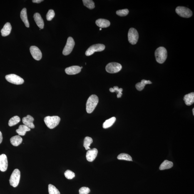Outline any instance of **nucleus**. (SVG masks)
<instances>
[{
	"label": "nucleus",
	"instance_id": "19",
	"mask_svg": "<svg viewBox=\"0 0 194 194\" xmlns=\"http://www.w3.org/2000/svg\"><path fill=\"white\" fill-rule=\"evenodd\" d=\"M96 24L100 28H106L110 26V23L108 20L101 18L97 20Z\"/></svg>",
	"mask_w": 194,
	"mask_h": 194
},
{
	"label": "nucleus",
	"instance_id": "20",
	"mask_svg": "<svg viewBox=\"0 0 194 194\" xmlns=\"http://www.w3.org/2000/svg\"><path fill=\"white\" fill-rule=\"evenodd\" d=\"M20 17L21 19L24 23L25 25L27 28H29L30 25L28 20L27 9L26 8H23L22 10L21 11Z\"/></svg>",
	"mask_w": 194,
	"mask_h": 194
},
{
	"label": "nucleus",
	"instance_id": "32",
	"mask_svg": "<svg viewBox=\"0 0 194 194\" xmlns=\"http://www.w3.org/2000/svg\"><path fill=\"white\" fill-rule=\"evenodd\" d=\"M55 12L54 10L50 9L48 11L46 15V19L48 21H51L54 17Z\"/></svg>",
	"mask_w": 194,
	"mask_h": 194
},
{
	"label": "nucleus",
	"instance_id": "37",
	"mask_svg": "<svg viewBox=\"0 0 194 194\" xmlns=\"http://www.w3.org/2000/svg\"><path fill=\"white\" fill-rule=\"evenodd\" d=\"M3 140V137L2 133L0 131V144L1 143Z\"/></svg>",
	"mask_w": 194,
	"mask_h": 194
},
{
	"label": "nucleus",
	"instance_id": "40",
	"mask_svg": "<svg viewBox=\"0 0 194 194\" xmlns=\"http://www.w3.org/2000/svg\"><path fill=\"white\" fill-rule=\"evenodd\" d=\"M81 69H82V68H83V67H81Z\"/></svg>",
	"mask_w": 194,
	"mask_h": 194
},
{
	"label": "nucleus",
	"instance_id": "22",
	"mask_svg": "<svg viewBox=\"0 0 194 194\" xmlns=\"http://www.w3.org/2000/svg\"><path fill=\"white\" fill-rule=\"evenodd\" d=\"M11 143L14 146H17L22 143V138L19 135L12 137L10 139Z\"/></svg>",
	"mask_w": 194,
	"mask_h": 194
},
{
	"label": "nucleus",
	"instance_id": "39",
	"mask_svg": "<svg viewBox=\"0 0 194 194\" xmlns=\"http://www.w3.org/2000/svg\"><path fill=\"white\" fill-rule=\"evenodd\" d=\"M99 30H100V31L101 30L102 28H100Z\"/></svg>",
	"mask_w": 194,
	"mask_h": 194
},
{
	"label": "nucleus",
	"instance_id": "23",
	"mask_svg": "<svg viewBox=\"0 0 194 194\" xmlns=\"http://www.w3.org/2000/svg\"><path fill=\"white\" fill-rule=\"evenodd\" d=\"M152 82L149 80H143L140 83H137L135 85V88L139 91H141L144 88L145 85L147 84H151Z\"/></svg>",
	"mask_w": 194,
	"mask_h": 194
},
{
	"label": "nucleus",
	"instance_id": "16",
	"mask_svg": "<svg viewBox=\"0 0 194 194\" xmlns=\"http://www.w3.org/2000/svg\"><path fill=\"white\" fill-rule=\"evenodd\" d=\"M34 20L37 25L41 29H43L44 28V23L43 18L39 13H35L33 16Z\"/></svg>",
	"mask_w": 194,
	"mask_h": 194
},
{
	"label": "nucleus",
	"instance_id": "28",
	"mask_svg": "<svg viewBox=\"0 0 194 194\" xmlns=\"http://www.w3.org/2000/svg\"><path fill=\"white\" fill-rule=\"evenodd\" d=\"M117 159L119 160H125L126 161H132V157L128 154L125 153H122L120 154L117 157Z\"/></svg>",
	"mask_w": 194,
	"mask_h": 194
},
{
	"label": "nucleus",
	"instance_id": "35",
	"mask_svg": "<svg viewBox=\"0 0 194 194\" xmlns=\"http://www.w3.org/2000/svg\"><path fill=\"white\" fill-rule=\"evenodd\" d=\"M79 194H88L90 192L89 188L87 187H83L79 190Z\"/></svg>",
	"mask_w": 194,
	"mask_h": 194
},
{
	"label": "nucleus",
	"instance_id": "13",
	"mask_svg": "<svg viewBox=\"0 0 194 194\" xmlns=\"http://www.w3.org/2000/svg\"><path fill=\"white\" fill-rule=\"evenodd\" d=\"M98 153V150L96 148H93L92 149L88 150L87 151L86 158L87 160L89 162L94 161L97 156Z\"/></svg>",
	"mask_w": 194,
	"mask_h": 194
},
{
	"label": "nucleus",
	"instance_id": "3",
	"mask_svg": "<svg viewBox=\"0 0 194 194\" xmlns=\"http://www.w3.org/2000/svg\"><path fill=\"white\" fill-rule=\"evenodd\" d=\"M61 118L57 116H47L44 119V121L48 127L52 129L59 124Z\"/></svg>",
	"mask_w": 194,
	"mask_h": 194
},
{
	"label": "nucleus",
	"instance_id": "21",
	"mask_svg": "<svg viewBox=\"0 0 194 194\" xmlns=\"http://www.w3.org/2000/svg\"><path fill=\"white\" fill-rule=\"evenodd\" d=\"M31 130L30 128H28L25 125H20L19 128L16 130V132L19 135H25L27 132Z\"/></svg>",
	"mask_w": 194,
	"mask_h": 194
},
{
	"label": "nucleus",
	"instance_id": "31",
	"mask_svg": "<svg viewBox=\"0 0 194 194\" xmlns=\"http://www.w3.org/2000/svg\"><path fill=\"white\" fill-rule=\"evenodd\" d=\"M65 177L68 180H71L74 178L75 176V173L71 170H68L64 173Z\"/></svg>",
	"mask_w": 194,
	"mask_h": 194
},
{
	"label": "nucleus",
	"instance_id": "9",
	"mask_svg": "<svg viewBox=\"0 0 194 194\" xmlns=\"http://www.w3.org/2000/svg\"><path fill=\"white\" fill-rule=\"evenodd\" d=\"M75 42L72 38L69 37L67 41L66 46L63 51V54L64 56H67L71 53L75 46Z\"/></svg>",
	"mask_w": 194,
	"mask_h": 194
},
{
	"label": "nucleus",
	"instance_id": "6",
	"mask_svg": "<svg viewBox=\"0 0 194 194\" xmlns=\"http://www.w3.org/2000/svg\"><path fill=\"white\" fill-rule=\"evenodd\" d=\"M139 38L138 31L135 28H130L128 33V39L132 45H135L138 42Z\"/></svg>",
	"mask_w": 194,
	"mask_h": 194
},
{
	"label": "nucleus",
	"instance_id": "25",
	"mask_svg": "<svg viewBox=\"0 0 194 194\" xmlns=\"http://www.w3.org/2000/svg\"><path fill=\"white\" fill-rule=\"evenodd\" d=\"M116 119L115 117H113L107 120L104 123L103 127L104 129H106L111 127L116 121Z\"/></svg>",
	"mask_w": 194,
	"mask_h": 194
},
{
	"label": "nucleus",
	"instance_id": "24",
	"mask_svg": "<svg viewBox=\"0 0 194 194\" xmlns=\"http://www.w3.org/2000/svg\"><path fill=\"white\" fill-rule=\"evenodd\" d=\"M173 162L165 160L162 163L160 166V170H164L170 169L173 166Z\"/></svg>",
	"mask_w": 194,
	"mask_h": 194
},
{
	"label": "nucleus",
	"instance_id": "2",
	"mask_svg": "<svg viewBox=\"0 0 194 194\" xmlns=\"http://www.w3.org/2000/svg\"><path fill=\"white\" fill-rule=\"evenodd\" d=\"M156 61L160 64H162L166 61L167 58V50L164 47H160L155 51Z\"/></svg>",
	"mask_w": 194,
	"mask_h": 194
},
{
	"label": "nucleus",
	"instance_id": "26",
	"mask_svg": "<svg viewBox=\"0 0 194 194\" xmlns=\"http://www.w3.org/2000/svg\"><path fill=\"white\" fill-rule=\"evenodd\" d=\"M20 118L18 116H15L12 118L9 121L8 125L10 127L14 126L18 123H19L20 121Z\"/></svg>",
	"mask_w": 194,
	"mask_h": 194
},
{
	"label": "nucleus",
	"instance_id": "12",
	"mask_svg": "<svg viewBox=\"0 0 194 194\" xmlns=\"http://www.w3.org/2000/svg\"><path fill=\"white\" fill-rule=\"evenodd\" d=\"M8 166L7 157L4 154L0 155V170L4 172L7 170Z\"/></svg>",
	"mask_w": 194,
	"mask_h": 194
},
{
	"label": "nucleus",
	"instance_id": "17",
	"mask_svg": "<svg viewBox=\"0 0 194 194\" xmlns=\"http://www.w3.org/2000/svg\"><path fill=\"white\" fill-rule=\"evenodd\" d=\"M184 100L187 106L193 104L194 103V93H191L185 95L184 97Z\"/></svg>",
	"mask_w": 194,
	"mask_h": 194
},
{
	"label": "nucleus",
	"instance_id": "15",
	"mask_svg": "<svg viewBox=\"0 0 194 194\" xmlns=\"http://www.w3.org/2000/svg\"><path fill=\"white\" fill-rule=\"evenodd\" d=\"M81 70V67L75 66L67 68L65 69V72L68 75H74L80 72Z\"/></svg>",
	"mask_w": 194,
	"mask_h": 194
},
{
	"label": "nucleus",
	"instance_id": "34",
	"mask_svg": "<svg viewBox=\"0 0 194 194\" xmlns=\"http://www.w3.org/2000/svg\"><path fill=\"white\" fill-rule=\"evenodd\" d=\"M114 90V92L117 93V97L118 98H121L122 95V92L123 91V89L122 88H119L118 86H114L113 88Z\"/></svg>",
	"mask_w": 194,
	"mask_h": 194
},
{
	"label": "nucleus",
	"instance_id": "38",
	"mask_svg": "<svg viewBox=\"0 0 194 194\" xmlns=\"http://www.w3.org/2000/svg\"><path fill=\"white\" fill-rule=\"evenodd\" d=\"M192 112H193V115H194V109L193 108V110H192Z\"/></svg>",
	"mask_w": 194,
	"mask_h": 194
},
{
	"label": "nucleus",
	"instance_id": "29",
	"mask_svg": "<svg viewBox=\"0 0 194 194\" xmlns=\"http://www.w3.org/2000/svg\"><path fill=\"white\" fill-rule=\"evenodd\" d=\"M83 4L88 9H92L95 7V3L93 1L91 0H83Z\"/></svg>",
	"mask_w": 194,
	"mask_h": 194
},
{
	"label": "nucleus",
	"instance_id": "7",
	"mask_svg": "<svg viewBox=\"0 0 194 194\" xmlns=\"http://www.w3.org/2000/svg\"><path fill=\"white\" fill-rule=\"evenodd\" d=\"M105 46L102 44H96L90 46L87 49L85 54L87 56H91L95 52L103 51L105 49Z\"/></svg>",
	"mask_w": 194,
	"mask_h": 194
},
{
	"label": "nucleus",
	"instance_id": "8",
	"mask_svg": "<svg viewBox=\"0 0 194 194\" xmlns=\"http://www.w3.org/2000/svg\"><path fill=\"white\" fill-rule=\"evenodd\" d=\"M122 68V66L119 63L111 62L106 65L105 69L108 73H115L118 72Z\"/></svg>",
	"mask_w": 194,
	"mask_h": 194
},
{
	"label": "nucleus",
	"instance_id": "11",
	"mask_svg": "<svg viewBox=\"0 0 194 194\" xmlns=\"http://www.w3.org/2000/svg\"><path fill=\"white\" fill-rule=\"evenodd\" d=\"M30 51L33 58L37 61H39L42 57V54L41 50L36 46H31Z\"/></svg>",
	"mask_w": 194,
	"mask_h": 194
},
{
	"label": "nucleus",
	"instance_id": "10",
	"mask_svg": "<svg viewBox=\"0 0 194 194\" xmlns=\"http://www.w3.org/2000/svg\"><path fill=\"white\" fill-rule=\"evenodd\" d=\"M5 78L9 83L17 85L22 84L24 82L23 78L15 74L6 75Z\"/></svg>",
	"mask_w": 194,
	"mask_h": 194
},
{
	"label": "nucleus",
	"instance_id": "14",
	"mask_svg": "<svg viewBox=\"0 0 194 194\" xmlns=\"http://www.w3.org/2000/svg\"><path fill=\"white\" fill-rule=\"evenodd\" d=\"M34 118L30 115H28L22 119V122L24 125H26L30 128L33 129L35 128V125L33 123Z\"/></svg>",
	"mask_w": 194,
	"mask_h": 194
},
{
	"label": "nucleus",
	"instance_id": "36",
	"mask_svg": "<svg viewBox=\"0 0 194 194\" xmlns=\"http://www.w3.org/2000/svg\"><path fill=\"white\" fill-rule=\"evenodd\" d=\"M32 1L33 3H41V1H42V0H33Z\"/></svg>",
	"mask_w": 194,
	"mask_h": 194
},
{
	"label": "nucleus",
	"instance_id": "4",
	"mask_svg": "<svg viewBox=\"0 0 194 194\" xmlns=\"http://www.w3.org/2000/svg\"><path fill=\"white\" fill-rule=\"evenodd\" d=\"M21 173L19 169H16L14 170L9 179V183L11 186L14 187H17L19 183L20 179Z\"/></svg>",
	"mask_w": 194,
	"mask_h": 194
},
{
	"label": "nucleus",
	"instance_id": "18",
	"mask_svg": "<svg viewBox=\"0 0 194 194\" xmlns=\"http://www.w3.org/2000/svg\"><path fill=\"white\" fill-rule=\"evenodd\" d=\"M12 26L10 23L7 22L6 23L2 29L1 30V35L3 36H6L10 34L11 32Z\"/></svg>",
	"mask_w": 194,
	"mask_h": 194
},
{
	"label": "nucleus",
	"instance_id": "30",
	"mask_svg": "<svg viewBox=\"0 0 194 194\" xmlns=\"http://www.w3.org/2000/svg\"><path fill=\"white\" fill-rule=\"evenodd\" d=\"M48 191L49 194H61L59 190L51 184H49L48 185Z\"/></svg>",
	"mask_w": 194,
	"mask_h": 194
},
{
	"label": "nucleus",
	"instance_id": "27",
	"mask_svg": "<svg viewBox=\"0 0 194 194\" xmlns=\"http://www.w3.org/2000/svg\"><path fill=\"white\" fill-rule=\"evenodd\" d=\"M93 142V139L89 137H86L85 138L84 143H83V146L85 147V149L86 150L90 149L89 146Z\"/></svg>",
	"mask_w": 194,
	"mask_h": 194
},
{
	"label": "nucleus",
	"instance_id": "1",
	"mask_svg": "<svg viewBox=\"0 0 194 194\" xmlns=\"http://www.w3.org/2000/svg\"><path fill=\"white\" fill-rule=\"evenodd\" d=\"M98 103V97L96 95H93L90 96L87 100L86 110L88 114L91 113L96 108Z\"/></svg>",
	"mask_w": 194,
	"mask_h": 194
},
{
	"label": "nucleus",
	"instance_id": "5",
	"mask_svg": "<svg viewBox=\"0 0 194 194\" xmlns=\"http://www.w3.org/2000/svg\"><path fill=\"white\" fill-rule=\"evenodd\" d=\"M175 11L177 14L182 17L190 18L192 15V11L188 8L184 7H178Z\"/></svg>",
	"mask_w": 194,
	"mask_h": 194
},
{
	"label": "nucleus",
	"instance_id": "33",
	"mask_svg": "<svg viewBox=\"0 0 194 194\" xmlns=\"http://www.w3.org/2000/svg\"><path fill=\"white\" fill-rule=\"evenodd\" d=\"M129 10L128 9H124L119 10L116 12V14L119 16L121 17L125 16L128 14Z\"/></svg>",
	"mask_w": 194,
	"mask_h": 194
}]
</instances>
